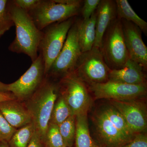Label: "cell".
<instances>
[{
  "label": "cell",
  "mask_w": 147,
  "mask_h": 147,
  "mask_svg": "<svg viewBox=\"0 0 147 147\" xmlns=\"http://www.w3.org/2000/svg\"><path fill=\"white\" fill-rule=\"evenodd\" d=\"M9 8L16 28V36L9 47L11 52L28 55L32 62L38 56L43 32L38 28L28 12L9 1Z\"/></svg>",
  "instance_id": "6da1fadb"
},
{
  "label": "cell",
  "mask_w": 147,
  "mask_h": 147,
  "mask_svg": "<svg viewBox=\"0 0 147 147\" xmlns=\"http://www.w3.org/2000/svg\"><path fill=\"white\" fill-rule=\"evenodd\" d=\"M58 96V83L45 76L39 88L23 102L31 116L35 131L44 143L53 107Z\"/></svg>",
  "instance_id": "7a4b0ae2"
},
{
  "label": "cell",
  "mask_w": 147,
  "mask_h": 147,
  "mask_svg": "<svg viewBox=\"0 0 147 147\" xmlns=\"http://www.w3.org/2000/svg\"><path fill=\"white\" fill-rule=\"evenodd\" d=\"M82 0H40L36 7L28 12L40 30L52 24L76 17L81 11Z\"/></svg>",
  "instance_id": "3957f363"
},
{
  "label": "cell",
  "mask_w": 147,
  "mask_h": 147,
  "mask_svg": "<svg viewBox=\"0 0 147 147\" xmlns=\"http://www.w3.org/2000/svg\"><path fill=\"white\" fill-rule=\"evenodd\" d=\"M100 49L111 70L119 69L125 65L129 58L120 19L116 18L106 30Z\"/></svg>",
  "instance_id": "277c9868"
},
{
  "label": "cell",
  "mask_w": 147,
  "mask_h": 147,
  "mask_svg": "<svg viewBox=\"0 0 147 147\" xmlns=\"http://www.w3.org/2000/svg\"><path fill=\"white\" fill-rule=\"evenodd\" d=\"M59 94L63 98L73 116L87 114L91 98L86 84L73 71L58 83Z\"/></svg>",
  "instance_id": "5b68a950"
},
{
  "label": "cell",
  "mask_w": 147,
  "mask_h": 147,
  "mask_svg": "<svg viewBox=\"0 0 147 147\" xmlns=\"http://www.w3.org/2000/svg\"><path fill=\"white\" fill-rule=\"evenodd\" d=\"M76 17L52 24L43 32L39 45L46 76L51 66L63 47L69 29L76 20Z\"/></svg>",
  "instance_id": "8992f818"
},
{
  "label": "cell",
  "mask_w": 147,
  "mask_h": 147,
  "mask_svg": "<svg viewBox=\"0 0 147 147\" xmlns=\"http://www.w3.org/2000/svg\"><path fill=\"white\" fill-rule=\"evenodd\" d=\"M78 37V26L76 19L69 29L63 47L45 76L61 79L74 71L81 54Z\"/></svg>",
  "instance_id": "52a82bcc"
},
{
  "label": "cell",
  "mask_w": 147,
  "mask_h": 147,
  "mask_svg": "<svg viewBox=\"0 0 147 147\" xmlns=\"http://www.w3.org/2000/svg\"><path fill=\"white\" fill-rule=\"evenodd\" d=\"M110 70L100 48L94 46L90 51L82 53L74 71L89 85L108 82Z\"/></svg>",
  "instance_id": "ba28073f"
},
{
  "label": "cell",
  "mask_w": 147,
  "mask_h": 147,
  "mask_svg": "<svg viewBox=\"0 0 147 147\" xmlns=\"http://www.w3.org/2000/svg\"><path fill=\"white\" fill-rule=\"evenodd\" d=\"M95 99L127 100L141 99L147 94V85H131L108 81L88 85Z\"/></svg>",
  "instance_id": "9c48e42d"
},
{
  "label": "cell",
  "mask_w": 147,
  "mask_h": 147,
  "mask_svg": "<svg viewBox=\"0 0 147 147\" xmlns=\"http://www.w3.org/2000/svg\"><path fill=\"white\" fill-rule=\"evenodd\" d=\"M45 77V67L42 55L36 59L25 73L16 82L8 84V90L16 99L24 102L39 88Z\"/></svg>",
  "instance_id": "30bf717a"
},
{
  "label": "cell",
  "mask_w": 147,
  "mask_h": 147,
  "mask_svg": "<svg viewBox=\"0 0 147 147\" xmlns=\"http://www.w3.org/2000/svg\"><path fill=\"white\" fill-rule=\"evenodd\" d=\"M140 100H110V104L121 113L129 127L135 134L146 132L147 129L146 107Z\"/></svg>",
  "instance_id": "8fae6325"
},
{
  "label": "cell",
  "mask_w": 147,
  "mask_h": 147,
  "mask_svg": "<svg viewBox=\"0 0 147 147\" xmlns=\"http://www.w3.org/2000/svg\"><path fill=\"white\" fill-rule=\"evenodd\" d=\"M120 20L129 59L146 71L147 47L142 39V31L133 23L124 19Z\"/></svg>",
  "instance_id": "7c38bea8"
},
{
  "label": "cell",
  "mask_w": 147,
  "mask_h": 147,
  "mask_svg": "<svg viewBox=\"0 0 147 147\" xmlns=\"http://www.w3.org/2000/svg\"><path fill=\"white\" fill-rule=\"evenodd\" d=\"M93 120L101 147H121L131 141L114 126L102 109L96 112Z\"/></svg>",
  "instance_id": "4fadbf2b"
},
{
  "label": "cell",
  "mask_w": 147,
  "mask_h": 147,
  "mask_svg": "<svg viewBox=\"0 0 147 147\" xmlns=\"http://www.w3.org/2000/svg\"><path fill=\"white\" fill-rule=\"evenodd\" d=\"M117 18L115 1L100 0L96 10V37L94 47L100 48L105 32Z\"/></svg>",
  "instance_id": "5bb4252c"
},
{
  "label": "cell",
  "mask_w": 147,
  "mask_h": 147,
  "mask_svg": "<svg viewBox=\"0 0 147 147\" xmlns=\"http://www.w3.org/2000/svg\"><path fill=\"white\" fill-rule=\"evenodd\" d=\"M0 112L9 123L16 129L32 122L31 116L24 102L16 99L0 102Z\"/></svg>",
  "instance_id": "9a60e30c"
},
{
  "label": "cell",
  "mask_w": 147,
  "mask_h": 147,
  "mask_svg": "<svg viewBox=\"0 0 147 147\" xmlns=\"http://www.w3.org/2000/svg\"><path fill=\"white\" fill-rule=\"evenodd\" d=\"M145 70L130 59L118 69L110 70L108 81L131 85H147Z\"/></svg>",
  "instance_id": "2e32d148"
},
{
  "label": "cell",
  "mask_w": 147,
  "mask_h": 147,
  "mask_svg": "<svg viewBox=\"0 0 147 147\" xmlns=\"http://www.w3.org/2000/svg\"><path fill=\"white\" fill-rule=\"evenodd\" d=\"M78 37L82 53L91 50L94 46L96 37V11L87 20L77 19Z\"/></svg>",
  "instance_id": "e0dca14e"
},
{
  "label": "cell",
  "mask_w": 147,
  "mask_h": 147,
  "mask_svg": "<svg viewBox=\"0 0 147 147\" xmlns=\"http://www.w3.org/2000/svg\"><path fill=\"white\" fill-rule=\"evenodd\" d=\"M75 147H101L90 135L87 114L75 117Z\"/></svg>",
  "instance_id": "ac0fdd59"
},
{
  "label": "cell",
  "mask_w": 147,
  "mask_h": 147,
  "mask_svg": "<svg viewBox=\"0 0 147 147\" xmlns=\"http://www.w3.org/2000/svg\"><path fill=\"white\" fill-rule=\"evenodd\" d=\"M117 18L131 22L137 26L145 35L147 34V23L139 17L127 0H116Z\"/></svg>",
  "instance_id": "d6986e66"
},
{
  "label": "cell",
  "mask_w": 147,
  "mask_h": 147,
  "mask_svg": "<svg viewBox=\"0 0 147 147\" xmlns=\"http://www.w3.org/2000/svg\"><path fill=\"white\" fill-rule=\"evenodd\" d=\"M109 120L121 133L131 141L136 134L129 127L121 113L113 105H107L102 108Z\"/></svg>",
  "instance_id": "ffe728a7"
},
{
  "label": "cell",
  "mask_w": 147,
  "mask_h": 147,
  "mask_svg": "<svg viewBox=\"0 0 147 147\" xmlns=\"http://www.w3.org/2000/svg\"><path fill=\"white\" fill-rule=\"evenodd\" d=\"M34 131L32 123L16 129L7 143L9 147H28Z\"/></svg>",
  "instance_id": "44dd1931"
},
{
  "label": "cell",
  "mask_w": 147,
  "mask_h": 147,
  "mask_svg": "<svg viewBox=\"0 0 147 147\" xmlns=\"http://www.w3.org/2000/svg\"><path fill=\"white\" fill-rule=\"evenodd\" d=\"M71 116L73 115L70 108L63 98L59 94L53 107L50 123L59 126Z\"/></svg>",
  "instance_id": "7402d4cb"
},
{
  "label": "cell",
  "mask_w": 147,
  "mask_h": 147,
  "mask_svg": "<svg viewBox=\"0 0 147 147\" xmlns=\"http://www.w3.org/2000/svg\"><path fill=\"white\" fill-rule=\"evenodd\" d=\"M59 127L64 146L67 147H73L76 132L75 116H70Z\"/></svg>",
  "instance_id": "603a6c76"
},
{
  "label": "cell",
  "mask_w": 147,
  "mask_h": 147,
  "mask_svg": "<svg viewBox=\"0 0 147 147\" xmlns=\"http://www.w3.org/2000/svg\"><path fill=\"white\" fill-rule=\"evenodd\" d=\"M13 25L9 8V1L0 0V38Z\"/></svg>",
  "instance_id": "cb8c5ba5"
},
{
  "label": "cell",
  "mask_w": 147,
  "mask_h": 147,
  "mask_svg": "<svg viewBox=\"0 0 147 147\" xmlns=\"http://www.w3.org/2000/svg\"><path fill=\"white\" fill-rule=\"evenodd\" d=\"M44 144L49 147H60L64 146L58 125L49 123L45 134Z\"/></svg>",
  "instance_id": "d4e9b609"
},
{
  "label": "cell",
  "mask_w": 147,
  "mask_h": 147,
  "mask_svg": "<svg viewBox=\"0 0 147 147\" xmlns=\"http://www.w3.org/2000/svg\"><path fill=\"white\" fill-rule=\"evenodd\" d=\"M16 129L9 123L0 112V142H8Z\"/></svg>",
  "instance_id": "484cf974"
},
{
  "label": "cell",
  "mask_w": 147,
  "mask_h": 147,
  "mask_svg": "<svg viewBox=\"0 0 147 147\" xmlns=\"http://www.w3.org/2000/svg\"><path fill=\"white\" fill-rule=\"evenodd\" d=\"M100 0H85L81 9L82 19L87 20L90 18L96 10Z\"/></svg>",
  "instance_id": "4316f807"
},
{
  "label": "cell",
  "mask_w": 147,
  "mask_h": 147,
  "mask_svg": "<svg viewBox=\"0 0 147 147\" xmlns=\"http://www.w3.org/2000/svg\"><path fill=\"white\" fill-rule=\"evenodd\" d=\"M121 147H147V135L146 132L138 133L132 140Z\"/></svg>",
  "instance_id": "83f0119b"
},
{
  "label": "cell",
  "mask_w": 147,
  "mask_h": 147,
  "mask_svg": "<svg viewBox=\"0 0 147 147\" xmlns=\"http://www.w3.org/2000/svg\"><path fill=\"white\" fill-rule=\"evenodd\" d=\"M13 1L20 8L28 13L36 7L40 0H14Z\"/></svg>",
  "instance_id": "f1b7e54d"
},
{
  "label": "cell",
  "mask_w": 147,
  "mask_h": 147,
  "mask_svg": "<svg viewBox=\"0 0 147 147\" xmlns=\"http://www.w3.org/2000/svg\"><path fill=\"white\" fill-rule=\"evenodd\" d=\"M45 144L38 134L35 131L28 147H44Z\"/></svg>",
  "instance_id": "f546056e"
},
{
  "label": "cell",
  "mask_w": 147,
  "mask_h": 147,
  "mask_svg": "<svg viewBox=\"0 0 147 147\" xmlns=\"http://www.w3.org/2000/svg\"><path fill=\"white\" fill-rule=\"evenodd\" d=\"M15 99H16V98L11 93H0V102Z\"/></svg>",
  "instance_id": "4dcf8cb0"
},
{
  "label": "cell",
  "mask_w": 147,
  "mask_h": 147,
  "mask_svg": "<svg viewBox=\"0 0 147 147\" xmlns=\"http://www.w3.org/2000/svg\"><path fill=\"white\" fill-rule=\"evenodd\" d=\"M9 92L8 90V84H4L0 81V93Z\"/></svg>",
  "instance_id": "1f68e13d"
},
{
  "label": "cell",
  "mask_w": 147,
  "mask_h": 147,
  "mask_svg": "<svg viewBox=\"0 0 147 147\" xmlns=\"http://www.w3.org/2000/svg\"><path fill=\"white\" fill-rule=\"evenodd\" d=\"M0 147H9L8 143L5 141L0 142Z\"/></svg>",
  "instance_id": "d6a6232c"
},
{
  "label": "cell",
  "mask_w": 147,
  "mask_h": 147,
  "mask_svg": "<svg viewBox=\"0 0 147 147\" xmlns=\"http://www.w3.org/2000/svg\"><path fill=\"white\" fill-rule=\"evenodd\" d=\"M44 147H49L48 146H47V145L45 144V146Z\"/></svg>",
  "instance_id": "836d02e7"
},
{
  "label": "cell",
  "mask_w": 147,
  "mask_h": 147,
  "mask_svg": "<svg viewBox=\"0 0 147 147\" xmlns=\"http://www.w3.org/2000/svg\"><path fill=\"white\" fill-rule=\"evenodd\" d=\"M60 147H67L66 146H61Z\"/></svg>",
  "instance_id": "e575fe53"
}]
</instances>
